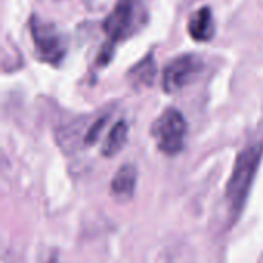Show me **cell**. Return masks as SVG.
Returning a JSON list of instances; mask_svg holds the SVG:
<instances>
[{
    "mask_svg": "<svg viewBox=\"0 0 263 263\" xmlns=\"http://www.w3.org/2000/svg\"><path fill=\"white\" fill-rule=\"evenodd\" d=\"M137 185V166L133 163L122 165L111 180V193L119 199H131Z\"/></svg>",
    "mask_w": 263,
    "mask_h": 263,
    "instance_id": "obj_7",
    "label": "cell"
},
{
    "mask_svg": "<svg viewBox=\"0 0 263 263\" xmlns=\"http://www.w3.org/2000/svg\"><path fill=\"white\" fill-rule=\"evenodd\" d=\"M145 23V11L139 0H119L102 23L108 40L112 43L129 39Z\"/></svg>",
    "mask_w": 263,
    "mask_h": 263,
    "instance_id": "obj_2",
    "label": "cell"
},
{
    "mask_svg": "<svg viewBox=\"0 0 263 263\" xmlns=\"http://www.w3.org/2000/svg\"><path fill=\"white\" fill-rule=\"evenodd\" d=\"M114 51H116V43L112 42H105L97 59H96V63L97 66H106L111 60H112V55H114Z\"/></svg>",
    "mask_w": 263,
    "mask_h": 263,
    "instance_id": "obj_11",
    "label": "cell"
},
{
    "mask_svg": "<svg viewBox=\"0 0 263 263\" xmlns=\"http://www.w3.org/2000/svg\"><path fill=\"white\" fill-rule=\"evenodd\" d=\"M157 76V66H156V60L153 54L145 55L139 63H136L133 68H129L128 71V80L134 88H149Z\"/></svg>",
    "mask_w": 263,
    "mask_h": 263,
    "instance_id": "obj_8",
    "label": "cell"
},
{
    "mask_svg": "<svg viewBox=\"0 0 263 263\" xmlns=\"http://www.w3.org/2000/svg\"><path fill=\"white\" fill-rule=\"evenodd\" d=\"M186 131V120L176 108H166L151 126V136L157 148L166 156H176L183 149Z\"/></svg>",
    "mask_w": 263,
    "mask_h": 263,
    "instance_id": "obj_4",
    "label": "cell"
},
{
    "mask_svg": "<svg viewBox=\"0 0 263 263\" xmlns=\"http://www.w3.org/2000/svg\"><path fill=\"white\" fill-rule=\"evenodd\" d=\"M106 122H108V114H106V116H102V117H99L96 122H92V123L89 125V128L86 129L85 136H83V143H85V145H94V143L99 140V137H100V134H102V131H103V128L106 126Z\"/></svg>",
    "mask_w": 263,
    "mask_h": 263,
    "instance_id": "obj_10",
    "label": "cell"
},
{
    "mask_svg": "<svg viewBox=\"0 0 263 263\" xmlns=\"http://www.w3.org/2000/svg\"><path fill=\"white\" fill-rule=\"evenodd\" d=\"M200 69H202V60L194 54H182L173 59L163 68V74H162L163 91L168 94L179 92L188 83L193 82V79L200 72Z\"/></svg>",
    "mask_w": 263,
    "mask_h": 263,
    "instance_id": "obj_5",
    "label": "cell"
},
{
    "mask_svg": "<svg viewBox=\"0 0 263 263\" xmlns=\"http://www.w3.org/2000/svg\"><path fill=\"white\" fill-rule=\"evenodd\" d=\"M128 140V123L125 120H119L111 131L108 133L103 145H102V156L103 157H114L119 151L125 146Z\"/></svg>",
    "mask_w": 263,
    "mask_h": 263,
    "instance_id": "obj_9",
    "label": "cell"
},
{
    "mask_svg": "<svg viewBox=\"0 0 263 263\" xmlns=\"http://www.w3.org/2000/svg\"><path fill=\"white\" fill-rule=\"evenodd\" d=\"M262 157L263 139H257L250 145H247L236 157L234 168L225 191L228 211L233 220H236L245 208Z\"/></svg>",
    "mask_w": 263,
    "mask_h": 263,
    "instance_id": "obj_1",
    "label": "cell"
},
{
    "mask_svg": "<svg viewBox=\"0 0 263 263\" xmlns=\"http://www.w3.org/2000/svg\"><path fill=\"white\" fill-rule=\"evenodd\" d=\"M188 34L193 40L205 43L213 40L216 34V22L210 6H202L188 20Z\"/></svg>",
    "mask_w": 263,
    "mask_h": 263,
    "instance_id": "obj_6",
    "label": "cell"
},
{
    "mask_svg": "<svg viewBox=\"0 0 263 263\" xmlns=\"http://www.w3.org/2000/svg\"><path fill=\"white\" fill-rule=\"evenodd\" d=\"M31 39L35 48L37 57L49 65H59L66 54V39L62 31L51 22L32 15L29 20Z\"/></svg>",
    "mask_w": 263,
    "mask_h": 263,
    "instance_id": "obj_3",
    "label": "cell"
}]
</instances>
